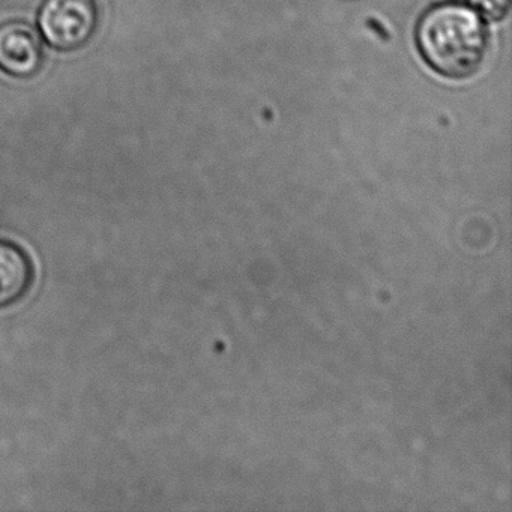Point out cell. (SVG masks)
<instances>
[{
    "mask_svg": "<svg viewBox=\"0 0 512 512\" xmlns=\"http://www.w3.org/2000/svg\"><path fill=\"white\" fill-rule=\"evenodd\" d=\"M415 43L422 61L449 80L475 76L490 46L484 19L472 5L460 2L428 8L416 23Z\"/></svg>",
    "mask_w": 512,
    "mask_h": 512,
    "instance_id": "obj_1",
    "label": "cell"
},
{
    "mask_svg": "<svg viewBox=\"0 0 512 512\" xmlns=\"http://www.w3.org/2000/svg\"><path fill=\"white\" fill-rule=\"evenodd\" d=\"M100 22L97 0H44L38 11L41 37L61 53L79 52L89 46Z\"/></svg>",
    "mask_w": 512,
    "mask_h": 512,
    "instance_id": "obj_2",
    "label": "cell"
},
{
    "mask_svg": "<svg viewBox=\"0 0 512 512\" xmlns=\"http://www.w3.org/2000/svg\"><path fill=\"white\" fill-rule=\"evenodd\" d=\"M44 50L37 31L22 20L0 25V71L16 80L35 79L43 71Z\"/></svg>",
    "mask_w": 512,
    "mask_h": 512,
    "instance_id": "obj_3",
    "label": "cell"
},
{
    "mask_svg": "<svg viewBox=\"0 0 512 512\" xmlns=\"http://www.w3.org/2000/svg\"><path fill=\"white\" fill-rule=\"evenodd\" d=\"M34 278L28 254L13 242L0 241V308L23 298Z\"/></svg>",
    "mask_w": 512,
    "mask_h": 512,
    "instance_id": "obj_4",
    "label": "cell"
},
{
    "mask_svg": "<svg viewBox=\"0 0 512 512\" xmlns=\"http://www.w3.org/2000/svg\"><path fill=\"white\" fill-rule=\"evenodd\" d=\"M470 5L488 22H502L511 10V0H470Z\"/></svg>",
    "mask_w": 512,
    "mask_h": 512,
    "instance_id": "obj_5",
    "label": "cell"
}]
</instances>
